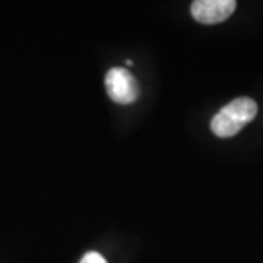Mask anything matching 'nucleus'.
<instances>
[{
  "mask_svg": "<svg viewBox=\"0 0 263 263\" xmlns=\"http://www.w3.org/2000/svg\"><path fill=\"white\" fill-rule=\"evenodd\" d=\"M256 114L257 104L254 100L247 97L235 98L212 117L211 130L218 138H231L254 120Z\"/></svg>",
  "mask_w": 263,
  "mask_h": 263,
  "instance_id": "obj_1",
  "label": "nucleus"
},
{
  "mask_svg": "<svg viewBox=\"0 0 263 263\" xmlns=\"http://www.w3.org/2000/svg\"><path fill=\"white\" fill-rule=\"evenodd\" d=\"M107 94L117 104H132L139 97V85L136 78L124 67H111L105 75Z\"/></svg>",
  "mask_w": 263,
  "mask_h": 263,
  "instance_id": "obj_2",
  "label": "nucleus"
},
{
  "mask_svg": "<svg viewBox=\"0 0 263 263\" xmlns=\"http://www.w3.org/2000/svg\"><path fill=\"white\" fill-rule=\"evenodd\" d=\"M234 0H196L192 3V16L205 25H214L228 19L234 13Z\"/></svg>",
  "mask_w": 263,
  "mask_h": 263,
  "instance_id": "obj_3",
  "label": "nucleus"
},
{
  "mask_svg": "<svg viewBox=\"0 0 263 263\" xmlns=\"http://www.w3.org/2000/svg\"><path fill=\"white\" fill-rule=\"evenodd\" d=\"M81 263H107V260L104 259L103 254H100L98 252H88L81 259Z\"/></svg>",
  "mask_w": 263,
  "mask_h": 263,
  "instance_id": "obj_4",
  "label": "nucleus"
}]
</instances>
